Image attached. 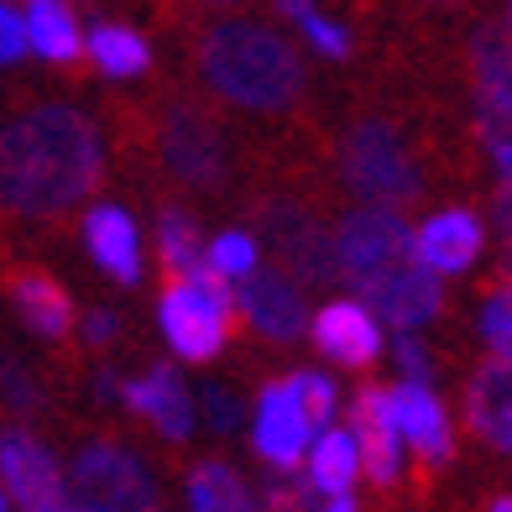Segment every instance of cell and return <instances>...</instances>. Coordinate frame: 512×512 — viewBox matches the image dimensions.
Returning a JSON list of instances; mask_svg holds the SVG:
<instances>
[{
	"label": "cell",
	"mask_w": 512,
	"mask_h": 512,
	"mask_svg": "<svg viewBox=\"0 0 512 512\" xmlns=\"http://www.w3.org/2000/svg\"><path fill=\"white\" fill-rule=\"evenodd\" d=\"M105 152L89 115L68 105H37L0 126V199L27 220L63 215L100 183Z\"/></svg>",
	"instance_id": "6da1fadb"
},
{
	"label": "cell",
	"mask_w": 512,
	"mask_h": 512,
	"mask_svg": "<svg viewBox=\"0 0 512 512\" xmlns=\"http://www.w3.org/2000/svg\"><path fill=\"white\" fill-rule=\"evenodd\" d=\"M335 272L356 304H366L398 335H413L439 314V277L418 262L413 230L398 209H356L335 236Z\"/></svg>",
	"instance_id": "7a4b0ae2"
},
{
	"label": "cell",
	"mask_w": 512,
	"mask_h": 512,
	"mask_svg": "<svg viewBox=\"0 0 512 512\" xmlns=\"http://www.w3.org/2000/svg\"><path fill=\"white\" fill-rule=\"evenodd\" d=\"M199 68L204 84L220 100L246 105V110H283L304 89V63L277 32L256 21H220L199 42Z\"/></svg>",
	"instance_id": "3957f363"
},
{
	"label": "cell",
	"mask_w": 512,
	"mask_h": 512,
	"mask_svg": "<svg viewBox=\"0 0 512 512\" xmlns=\"http://www.w3.org/2000/svg\"><path fill=\"white\" fill-rule=\"evenodd\" d=\"M157 314H162V335H168V345L183 361H215L230 340L236 288H230L209 262H199L194 272L168 277Z\"/></svg>",
	"instance_id": "277c9868"
},
{
	"label": "cell",
	"mask_w": 512,
	"mask_h": 512,
	"mask_svg": "<svg viewBox=\"0 0 512 512\" xmlns=\"http://www.w3.org/2000/svg\"><path fill=\"white\" fill-rule=\"evenodd\" d=\"M340 168H345V183H351L371 209H403V204L418 199V189H424L408 142L382 121H361L345 136Z\"/></svg>",
	"instance_id": "5b68a950"
},
{
	"label": "cell",
	"mask_w": 512,
	"mask_h": 512,
	"mask_svg": "<svg viewBox=\"0 0 512 512\" xmlns=\"http://www.w3.org/2000/svg\"><path fill=\"white\" fill-rule=\"evenodd\" d=\"M63 492L74 497L79 512H157V486L147 465L126 445H84L63 476Z\"/></svg>",
	"instance_id": "8992f818"
},
{
	"label": "cell",
	"mask_w": 512,
	"mask_h": 512,
	"mask_svg": "<svg viewBox=\"0 0 512 512\" xmlns=\"http://www.w3.org/2000/svg\"><path fill=\"white\" fill-rule=\"evenodd\" d=\"M236 304L246 309L251 330L262 340H277V345L298 340L304 324H309L304 283H298L288 267H277V262H256L246 277H236Z\"/></svg>",
	"instance_id": "52a82bcc"
},
{
	"label": "cell",
	"mask_w": 512,
	"mask_h": 512,
	"mask_svg": "<svg viewBox=\"0 0 512 512\" xmlns=\"http://www.w3.org/2000/svg\"><path fill=\"white\" fill-rule=\"evenodd\" d=\"M162 157H168V168L183 183H194V189H220L225 183V136L194 105H178L168 121H162Z\"/></svg>",
	"instance_id": "ba28073f"
},
{
	"label": "cell",
	"mask_w": 512,
	"mask_h": 512,
	"mask_svg": "<svg viewBox=\"0 0 512 512\" xmlns=\"http://www.w3.org/2000/svg\"><path fill=\"white\" fill-rule=\"evenodd\" d=\"M0 492L21 512H37L63 497V465L42 439H32L27 429H11L0 439Z\"/></svg>",
	"instance_id": "9c48e42d"
},
{
	"label": "cell",
	"mask_w": 512,
	"mask_h": 512,
	"mask_svg": "<svg viewBox=\"0 0 512 512\" xmlns=\"http://www.w3.org/2000/svg\"><path fill=\"white\" fill-rule=\"evenodd\" d=\"M267 241L283 256V267L298 283H330L335 277V241L324 236V225L298 204H272L267 209Z\"/></svg>",
	"instance_id": "30bf717a"
},
{
	"label": "cell",
	"mask_w": 512,
	"mask_h": 512,
	"mask_svg": "<svg viewBox=\"0 0 512 512\" xmlns=\"http://www.w3.org/2000/svg\"><path fill=\"white\" fill-rule=\"evenodd\" d=\"M309 335L335 366H351V371H361V366H371L382 356V319L371 314L366 304H356V298L324 304L309 319Z\"/></svg>",
	"instance_id": "8fae6325"
},
{
	"label": "cell",
	"mask_w": 512,
	"mask_h": 512,
	"mask_svg": "<svg viewBox=\"0 0 512 512\" xmlns=\"http://www.w3.org/2000/svg\"><path fill=\"white\" fill-rule=\"evenodd\" d=\"M309 439H314V429H309L304 408H298L293 387L288 382L262 387V398H256V424H251L256 455H262L267 465H277V471H293V465L304 460Z\"/></svg>",
	"instance_id": "7c38bea8"
},
{
	"label": "cell",
	"mask_w": 512,
	"mask_h": 512,
	"mask_svg": "<svg viewBox=\"0 0 512 512\" xmlns=\"http://www.w3.org/2000/svg\"><path fill=\"white\" fill-rule=\"evenodd\" d=\"M351 439H356V460L361 476H371L377 486H392L403 471V434L392 418V398L382 387H366L356 408H351Z\"/></svg>",
	"instance_id": "4fadbf2b"
},
{
	"label": "cell",
	"mask_w": 512,
	"mask_h": 512,
	"mask_svg": "<svg viewBox=\"0 0 512 512\" xmlns=\"http://www.w3.org/2000/svg\"><path fill=\"white\" fill-rule=\"evenodd\" d=\"M413 246H418V262H424L434 277L439 272L450 277V272H465L481 256L486 225L471 215V209H439V215H429L413 230Z\"/></svg>",
	"instance_id": "5bb4252c"
},
{
	"label": "cell",
	"mask_w": 512,
	"mask_h": 512,
	"mask_svg": "<svg viewBox=\"0 0 512 512\" xmlns=\"http://www.w3.org/2000/svg\"><path fill=\"white\" fill-rule=\"evenodd\" d=\"M387 398H392V418H398L403 445H413L429 465H445L455 455V434H450L445 403L429 392V382H398Z\"/></svg>",
	"instance_id": "9a60e30c"
},
{
	"label": "cell",
	"mask_w": 512,
	"mask_h": 512,
	"mask_svg": "<svg viewBox=\"0 0 512 512\" xmlns=\"http://www.w3.org/2000/svg\"><path fill=\"white\" fill-rule=\"evenodd\" d=\"M84 246L115 283H126V288L142 283V230H136V220L121 204H95L89 209L84 215Z\"/></svg>",
	"instance_id": "2e32d148"
},
{
	"label": "cell",
	"mask_w": 512,
	"mask_h": 512,
	"mask_svg": "<svg viewBox=\"0 0 512 512\" xmlns=\"http://www.w3.org/2000/svg\"><path fill=\"white\" fill-rule=\"evenodd\" d=\"M465 418L481 445L512 455V361H486L465 387Z\"/></svg>",
	"instance_id": "e0dca14e"
},
{
	"label": "cell",
	"mask_w": 512,
	"mask_h": 512,
	"mask_svg": "<svg viewBox=\"0 0 512 512\" xmlns=\"http://www.w3.org/2000/svg\"><path fill=\"white\" fill-rule=\"evenodd\" d=\"M126 408L131 413H142L147 424L162 434V439H183L194 429V403H189V387L178 382V371L173 366H152L147 377H136L126 382Z\"/></svg>",
	"instance_id": "ac0fdd59"
},
{
	"label": "cell",
	"mask_w": 512,
	"mask_h": 512,
	"mask_svg": "<svg viewBox=\"0 0 512 512\" xmlns=\"http://www.w3.org/2000/svg\"><path fill=\"white\" fill-rule=\"evenodd\" d=\"M471 84L481 115L512 126V37L502 27H481L471 42Z\"/></svg>",
	"instance_id": "d6986e66"
},
{
	"label": "cell",
	"mask_w": 512,
	"mask_h": 512,
	"mask_svg": "<svg viewBox=\"0 0 512 512\" xmlns=\"http://www.w3.org/2000/svg\"><path fill=\"white\" fill-rule=\"evenodd\" d=\"M11 304L27 319V330L42 335V340H63L74 330V298H68L63 283H53V277L37 272V267L11 272Z\"/></svg>",
	"instance_id": "ffe728a7"
},
{
	"label": "cell",
	"mask_w": 512,
	"mask_h": 512,
	"mask_svg": "<svg viewBox=\"0 0 512 512\" xmlns=\"http://www.w3.org/2000/svg\"><path fill=\"white\" fill-rule=\"evenodd\" d=\"M21 27H27V48L48 63H74L84 53V32H79V16L68 11V0H27Z\"/></svg>",
	"instance_id": "44dd1931"
},
{
	"label": "cell",
	"mask_w": 512,
	"mask_h": 512,
	"mask_svg": "<svg viewBox=\"0 0 512 512\" xmlns=\"http://www.w3.org/2000/svg\"><path fill=\"white\" fill-rule=\"evenodd\" d=\"M356 476L361 460L351 429H319V439H309V486L319 497H351Z\"/></svg>",
	"instance_id": "7402d4cb"
},
{
	"label": "cell",
	"mask_w": 512,
	"mask_h": 512,
	"mask_svg": "<svg viewBox=\"0 0 512 512\" xmlns=\"http://www.w3.org/2000/svg\"><path fill=\"white\" fill-rule=\"evenodd\" d=\"M189 512H262V502L230 465L204 460L189 471Z\"/></svg>",
	"instance_id": "603a6c76"
},
{
	"label": "cell",
	"mask_w": 512,
	"mask_h": 512,
	"mask_svg": "<svg viewBox=\"0 0 512 512\" xmlns=\"http://www.w3.org/2000/svg\"><path fill=\"white\" fill-rule=\"evenodd\" d=\"M84 53L95 58L110 79H136V74H147V63H152L142 32L115 27V21H105V27H95V32L84 37Z\"/></svg>",
	"instance_id": "cb8c5ba5"
},
{
	"label": "cell",
	"mask_w": 512,
	"mask_h": 512,
	"mask_svg": "<svg viewBox=\"0 0 512 512\" xmlns=\"http://www.w3.org/2000/svg\"><path fill=\"white\" fill-rule=\"evenodd\" d=\"M157 246H162V267H168V277L194 272V267L204 262L199 225L183 215V209H162V220H157Z\"/></svg>",
	"instance_id": "d4e9b609"
},
{
	"label": "cell",
	"mask_w": 512,
	"mask_h": 512,
	"mask_svg": "<svg viewBox=\"0 0 512 512\" xmlns=\"http://www.w3.org/2000/svg\"><path fill=\"white\" fill-rule=\"evenodd\" d=\"M288 387H293V398H298V408H304V418H309L314 434L335 424V413H340V387L324 377V371H298V377H288Z\"/></svg>",
	"instance_id": "484cf974"
},
{
	"label": "cell",
	"mask_w": 512,
	"mask_h": 512,
	"mask_svg": "<svg viewBox=\"0 0 512 512\" xmlns=\"http://www.w3.org/2000/svg\"><path fill=\"white\" fill-rule=\"evenodd\" d=\"M204 262L215 267L225 283H236V277H246L262 262V246H256V236H246V230H220V236L204 246Z\"/></svg>",
	"instance_id": "4316f807"
},
{
	"label": "cell",
	"mask_w": 512,
	"mask_h": 512,
	"mask_svg": "<svg viewBox=\"0 0 512 512\" xmlns=\"http://www.w3.org/2000/svg\"><path fill=\"white\" fill-rule=\"evenodd\" d=\"M481 340L492 345L497 361H512V277H502V283L486 293V304H481Z\"/></svg>",
	"instance_id": "83f0119b"
},
{
	"label": "cell",
	"mask_w": 512,
	"mask_h": 512,
	"mask_svg": "<svg viewBox=\"0 0 512 512\" xmlns=\"http://www.w3.org/2000/svg\"><path fill=\"white\" fill-rule=\"evenodd\" d=\"M314 486L304 476H293V471H277L272 486H267V497H262V512H309L314 507Z\"/></svg>",
	"instance_id": "f1b7e54d"
},
{
	"label": "cell",
	"mask_w": 512,
	"mask_h": 512,
	"mask_svg": "<svg viewBox=\"0 0 512 512\" xmlns=\"http://www.w3.org/2000/svg\"><path fill=\"white\" fill-rule=\"evenodd\" d=\"M199 408H204V418H209V429H215V434H236L241 429V398H236V387L209 382L199 392Z\"/></svg>",
	"instance_id": "f546056e"
},
{
	"label": "cell",
	"mask_w": 512,
	"mask_h": 512,
	"mask_svg": "<svg viewBox=\"0 0 512 512\" xmlns=\"http://www.w3.org/2000/svg\"><path fill=\"white\" fill-rule=\"evenodd\" d=\"M293 21H298V27H304V37L314 42V48H319L324 58H345V53H351V32H345L340 21H330V16H319L314 6H309V11H298Z\"/></svg>",
	"instance_id": "4dcf8cb0"
},
{
	"label": "cell",
	"mask_w": 512,
	"mask_h": 512,
	"mask_svg": "<svg viewBox=\"0 0 512 512\" xmlns=\"http://www.w3.org/2000/svg\"><path fill=\"white\" fill-rule=\"evenodd\" d=\"M481 142H486V152H492L502 183H512V126L507 121H492V115H481Z\"/></svg>",
	"instance_id": "1f68e13d"
},
{
	"label": "cell",
	"mask_w": 512,
	"mask_h": 512,
	"mask_svg": "<svg viewBox=\"0 0 512 512\" xmlns=\"http://www.w3.org/2000/svg\"><path fill=\"white\" fill-rule=\"evenodd\" d=\"M27 53V27H21V11H11L0 0V63H16Z\"/></svg>",
	"instance_id": "d6a6232c"
},
{
	"label": "cell",
	"mask_w": 512,
	"mask_h": 512,
	"mask_svg": "<svg viewBox=\"0 0 512 512\" xmlns=\"http://www.w3.org/2000/svg\"><path fill=\"white\" fill-rule=\"evenodd\" d=\"M398 366H403V382H429V351H424V345H418L413 335H403L398 340Z\"/></svg>",
	"instance_id": "836d02e7"
},
{
	"label": "cell",
	"mask_w": 512,
	"mask_h": 512,
	"mask_svg": "<svg viewBox=\"0 0 512 512\" xmlns=\"http://www.w3.org/2000/svg\"><path fill=\"white\" fill-rule=\"evenodd\" d=\"M492 215H497V241H502V246H507V256H512V183H502V189H497Z\"/></svg>",
	"instance_id": "e575fe53"
},
{
	"label": "cell",
	"mask_w": 512,
	"mask_h": 512,
	"mask_svg": "<svg viewBox=\"0 0 512 512\" xmlns=\"http://www.w3.org/2000/svg\"><path fill=\"white\" fill-rule=\"evenodd\" d=\"M0 377H6V398H11L16 408H32V403H37V392H32V382H27V371L6 366V371H0Z\"/></svg>",
	"instance_id": "d590c367"
},
{
	"label": "cell",
	"mask_w": 512,
	"mask_h": 512,
	"mask_svg": "<svg viewBox=\"0 0 512 512\" xmlns=\"http://www.w3.org/2000/svg\"><path fill=\"white\" fill-rule=\"evenodd\" d=\"M110 335H115V314L100 309V314H89V319H84V340H89V345H105Z\"/></svg>",
	"instance_id": "8d00e7d4"
},
{
	"label": "cell",
	"mask_w": 512,
	"mask_h": 512,
	"mask_svg": "<svg viewBox=\"0 0 512 512\" xmlns=\"http://www.w3.org/2000/svg\"><path fill=\"white\" fill-rule=\"evenodd\" d=\"M319 512H356V502H351V497H330Z\"/></svg>",
	"instance_id": "74e56055"
},
{
	"label": "cell",
	"mask_w": 512,
	"mask_h": 512,
	"mask_svg": "<svg viewBox=\"0 0 512 512\" xmlns=\"http://www.w3.org/2000/svg\"><path fill=\"white\" fill-rule=\"evenodd\" d=\"M37 512H79V507H74V497H68V492H63L58 502H48V507H37Z\"/></svg>",
	"instance_id": "f35d334b"
},
{
	"label": "cell",
	"mask_w": 512,
	"mask_h": 512,
	"mask_svg": "<svg viewBox=\"0 0 512 512\" xmlns=\"http://www.w3.org/2000/svg\"><path fill=\"white\" fill-rule=\"evenodd\" d=\"M486 512H512V497H497V502L486 507Z\"/></svg>",
	"instance_id": "ab89813d"
},
{
	"label": "cell",
	"mask_w": 512,
	"mask_h": 512,
	"mask_svg": "<svg viewBox=\"0 0 512 512\" xmlns=\"http://www.w3.org/2000/svg\"><path fill=\"white\" fill-rule=\"evenodd\" d=\"M502 32L512 37V0H507V16H502Z\"/></svg>",
	"instance_id": "60d3db41"
},
{
	"label": "cell",
	"mask_w": 512,
	"mask_h": 512,
	"mask_svg": "<svg viewBox=\"0 0 512 512\" xmlns=\"http://www.w3.org/2000/svg\"><path fill=\"white\" fill-rule=\"evenodd\" d=\"M6 507H11V497H6V492H0V512H6Z\"/></svg>",
	"instance_id": "b9f144b4"
},
{
	"label": "cell",
	"mask_w": 512,
	"mask_h": 512,
	"mask_svg": "<svg viewBox=\"0 0 512 512\" xmlns=\"http://www.w3.org/2000/svg\"><path fill=\"white\" fill-rule=\"evenodd\" d=\"M220 6H236V0H220Z\"/></svg>",
	"instance_id": "7bdbcfd3"
},
{
	"label": "cell",
	"mask_w": 512,
	"mask_h": 512,
	"mask_svg": "<svg viewBox=\"0 0 512 512\" xmlns=\"http://www.w3.org/2000/svg\"><path fill=\"white\" fill-rule=\"evenodd\" d=\"M439 6H455V0H439Z\"/></svg>",
	"instance_id": "ee69618b"
}]
</instances>
